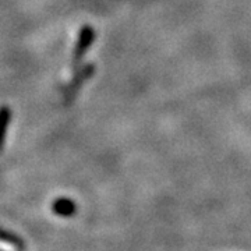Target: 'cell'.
<instances>
[{"mask_svg":"<svg viewBox=\"0 0 251 251\" xmlns=\"http://www.w3.org/2000/svg\"><path fill=\"white\" fill-rule=\"evenodd\" d=\"M9 122H10V109L1 108L0 109V148H1V145H3V143H4Z\"/></svg>","mask_w":251,"mask_h":251,"instance_id":"3","label":"cell"},{"mask_svg":"<svg viewBox=\"0 0 251 251\" xmlns=\"http://www.w3.org/2000/svg\"><path fill=\"white\" fill-rule=\"evenodd\" d=\"M92 38H94V32H92V29L88 27H85L82 31H81V35H80V41H78V46H77V49H75V59H80L82 53L88 49V46L92 42Z\"/></svg>","mask_w":251,"mask_h":251,"instance_id":"2","label":"cell"},{"mask_svg":"<svg viewBox=\"0 0 251 251\" xmlns=\"http://www.w3.org/2000/svg\"><path fill=\"white\" fill-rule=\"evenodd\" d=\"M0 242L9 243V244L14 246V247H18V249H23V246H24V242L18 237L17 234L7 232V230H4L1 227H0Z\"/></svg>","mask_w":251,"mask_h":251,"instance_id":"4","label":"cell"},{"mask_svg":"<svg viewBox=\"0 0 251 251\" xmlns=\"http://www.w3.org/2000/svg\"><path fill=\"white\" fill-rule=\"evenodd\" d=\"M0 251H1V250H0Z\"/></svg>","mask_w":251,"mask_h":251,"instance_id":"5","label":"cell"},{"mask_svg":"<svg viewBox=\"0 0 251 251\" xmlns=\"http://www.w3.org/2000/svg\"><path fill=\"white\" fill-rule=\"evenodd\" d=\"M52 208H53V212L56 215L64 216V218L73 216L75 214V209H77L75 204L69 198H57L53 202Z\"/></svg>","mask_w":251,"mask_h":251,"instance_id":"1","label":"cell"}]
</instances>
